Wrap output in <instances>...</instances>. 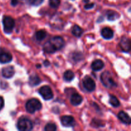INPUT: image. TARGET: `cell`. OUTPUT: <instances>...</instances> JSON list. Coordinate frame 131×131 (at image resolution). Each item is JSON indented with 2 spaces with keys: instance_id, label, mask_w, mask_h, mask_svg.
<instances>
[{
  "instance_id": "cell-28",
  "label": "cell",
  "mask_w": 131,
  "mask_h": 131,
  "mask_svg": "<svg viewBox=\"0 0 131 131\" xmlns=\"http://www.w3.org/2000/svg\"><path fill=\"white\" fill-rule=\"evenodd\" d=\"M18 3H19V2H18V0H12L11 5H12V6H16L17 5Z\"/></svg>"
},
{
  "instance_id": "cell-30",
  "label": "cell",
  "mask_w": 131,
  "mask_h": 131,
  "mask_svg": "<svg viewBox=\"0 0 131 131\" xmlns=\"http://www.w3.org/2000/svg\"><path fill=\"white\" fill-rule=\"evenodd\" d=\"M40 65H37V67H40Z\"/></svg>"
},
{
  "instance_id": "cell-12",
  "label": "cell",
  "mask_w": 131,
  "mask_h": 131,
  "mask_svg": "<svg viewBox=\"0 0 131 131\" xmlns=\"http://www.w3.org/2000/svg\"><path fill=\"white\" fill-rule=\"evenodd\" d=\"M83 102V97L78 93H73L70 97V102L73 106H79Z\"/></svg>"
},
{
  "instance_id": "cell-15",
  "label": "cell",
  "mask_w": 131,
  "mask_h": 131,
  "mask_svg": "<svg viewBox=\"0 0 131 131\" xmlns=\"http://www.w3.org/2000/svg\"><path fill=\"white\" fill-rule=\"evenodd\" d=\"M91 67L93 71H99L104 67V63L101 60H95L92 63Z\"/></svg>"
},
{
  "instance_id": "cell-10",
  "label": "cell",
  "mask_w": 131,
  "mask_h": 131,
  "mask_svg": "<svg viewBox=\"0 0 131 131\" xmlns=\"http://www.w3.org/2000/svg\"><path fill=\"white\" fill-rule=\"evenodd\" d=\"M61 122L65 127H73L75 125V120L71 116H63L61 118Z\"/></svg>"
},
{
  "instance_id": "cell-14",
  "label": "cell",
  "mask_w": 131,
  "mask_h": 131,
  "mask_svg": "<svg viewBox=\"0 0 131 131\" xmlns=\"http://www.w3.org/2000/svg\"><path fill=\"white\" fill-rule=\"evenodd\" d=\"M118 117L119 120L124 124H127V125H129L130 124L131 120L130 116L124 111H120L118 115Z\"/></svg>"
},
{
  "instance_id": "cell-2",
  "label": "cell",
  "mask_w": 131,
  "mask_h": 131,
  "mask_svg": "<svg viewBox=\"0 0 131 131\" xmlns=\"http://www.w3.org/2000/svg\"><path fill=\"white\" fill-rule=\"evenodd\" d=\"M101 80L102 84L106 88H112L113 86H116V83L114 81L111 74L110 72L105 71L102 74L101 76Z\"/></svg>"
},
{
  "instance_id": "cell-5",
  "label": "cell",
  "mask_w": 131,
  "mask_h": 131,
  "mask_svg": "<svg viewBox=\"0 0 131 131\" xmlns=\"http://www.w3.org/2000/svg\"><path fill=\"white\" fill-rule=\"evenodd\" d=\"M39 93L46 101H49L53 98V93L49 86H43L39 89Z\"/></svg>"
},
{
  "instance_id": "cell-3",
  "label": "cell",
  "mask_w": 131,
  "mask_h": 131,
  "mask_svg": "<svg viewBox=\"0 0 131 131\" xmlns=\"http://www.w3.org/2000/svg\"><path fill=\"white\" fill-rule=\"evenodd\" d=\"M18 129L20 131H29L33 129V124L31 121L25 117H22L18 120Z\"/></svg>"
},
{
  "instance_id": "cell-11",
  "label": "cell",
  "mask_w": 131,
  "mask_h": 131,
  "mask_svg": "<svg viewBox=\"0 0 131 131\" xmlns=\"http://www.w3.org/2000/svg\"><path fill=\"white\" fill-rule=\"evenodd\" d=\"M15 74L14 68L12 66H8L2 69L3 76L6 79H9L14 76Z\"/></svg>"
},
{
  "instance_id": "cell-23",
  "label": "cell",
  "mask_w": 131,
  "mask_h": 131,
  "mask_svg": "<svg viewBox=\"0 0 131 131\" xmlns=\"http://www.w3.org/2000/svg\"><path fill=\"white\" fill-rule=\"evenodd\" d=\"M57 129L56 125L53 123H49L46 125L44 130L46 131H55Z\"/></svg>"
},
{
  "instance_id": "cell-8",
  "label": "cell",
  "mask_w": 131,
  "mask_h": 131,
  "mask_svg": "<svg viewBox=\"0 0 131 131\" xmlns=\"http://www.w3.org/2000/svg\"><path fill=\"white\" fill-rule=\"evenodd\" d=\"M49 41L53 45V46L55 47L56 51L61 49V48L63 47L64 45H65V42H64L63 38L61 37H59V36L52 37Z\"/></svg>"
},
{
  "instance_id": "cell-4",
  "label": "cell",
  "mask_w": 131,
  "mask_h": 131,
  "mask_svg": "<svg viewBox=\"0 0 131 131\" xmlns=\"http://www.w3.org/2000/svg\"><path fill=\"white\" fill-rule=\"evenodd\" d=\"M4 31L7 34H10L12 32L13 29L15 26L14 19L10 16H4L3 18Z\"/></svg>"
},
{
  "instance_id": "cell-20",
  "label": "cell",
  "mask_w": 131,
  "mask_h": 131,
  "mask_svg": "<svg viewBox=\"0 0 131 131\" xmlns=\"http://www.w3.org/2000/svg\"><path fill=\"white\" fill-rule=\"evenodd\" d=\"M74 77H75L74 73L72 71H71V70H67L66 72H65L63 74L64 80L67 82H70L72 81L74 79Z\"/></svg>"
},
{
  "instance_id": "cell-26",
  "label": "cell",
  "mask_w": 131,
  "mask_h": 131,
  "mask_svg": "<svg viewBox=\"0 0 131 131\" xmlns=\"http://www.w3.org/2000/svg\"><path fill=\"white\" fill-rule=\"evenodd\" d=\"M94 5H95V4L93 3H87L84 5V7L86 10H89V9L92 8L94 6Z\"/></svg>"
},
{
  "instance_id": "cell-19",
  "label": "cell",
  "mask_w": 131,
  "mask_h": 131,
  "mask_svg": "<svg viewBox=\"0 0 131 131\" xmlns=\"http://www.w3.org/2000/svg\"><path fill=\"white\" fill-rule=\"evenodd\" d=\"M72 33L75 37H81L82 34L83 33V30L80 26L78 25H75L73 26L72 29Z\"/></svg>"
},
{
  "instance_id": "cell-18",
  "label": "cell",
  "mask_w": 131,
  "mask_h": 131,
  "mask_svg": "<svg viewBox=\"0 0 131 131\" xmlns=\"http://www.w3.org/2000/svg\"><path fill=\"white\" fill-rule=\"evenodd\" d=\"M41 80L37 75H32L29 78V84L31 86H35L40 83Z\"/></svg>"
},
{
  "instance_id": "cell-6",
  "label": "cell",
  "mask_w": 131,
  "mask_h": 131,
  "mask_svg": "<svg viewBox=\"0 0 131 131\" xmlns=\"http://www.w3.org/2000/svg\"><path fill=\"white\" fill-rule=\"evenodd\" d=\"M12 60L11 53L6 49L0 48V63H8Z\"/></svg>"
},
{
  "instance_id": "cell-24",
  "label": "cell",
  "mask_w": 131,
  "mask_h": 131,
  "mask_svg": "<svg viewBox=\"0 0 131 131\" xmlns=\"http://www.w3.org/2000/svg\"><path fill=\"white\" fill-rule=\"evenodd\" d=\"M49 4L51 7L56 8L58 7L59 5H60V0H49Z\"/></svg>"
},
{
  "instance_id": "cell-25",
  "label": "cell",
  "mask_w": 131,
  "mask_h": 131,
  "mask_svg": "<svg viewBox=\"0 0 131 131\" xmlns=\"http://www.w3.org/2000/svg\"><path fill=\"white\" fill-rule=\"evenodd\" d=\"M26 1L29 5L33 6H38L42 3L43 0H26Z\"/></svg>"
},
{
  "instance_id": "cell-22",
  "label": "cell",
  "mask_w": 131,
  "mask_h": 131,
  "mask_svg": "<svg viewBox=\"0 0 131 131\" xmlns=\"http://www.w3.org/2000/svg\"><path fill=\"white\" fill-rule=\"evenodd\" d=\"M110 103L112 106L115 107H118L120 105L118 99L114 95H110Z\"/></svg>"
},
{
  "instance_id": "cell-29",
  "label": "cell",
  "mask_w": 131,
  "mask_h": 131,
  "mask_svg": "<svg viewBox=\"0 0 131 131\" xmlns=\"http://www.w3.org/2000/svg\"><path fill=\"white\" fill-rule=\"evenodd\" d=\"M43 63H44V65H46V67H47V66H49V65L50 63L48 61H47V60H46V61H45L44 62H43Z\"/></svg>"
},
{
  "instance_id": "cell-17",
  "label": "cell",
  "mask_w": 131,
  "mask_h": 131,
  "mask_svg": "<svg viewBox=\"0 0 131 131\" xmlns=\"http://www.w3.org/2000/svg\"><path fill=\"white\" fill-rule=\"evenodd\" d=\"M106 17H107V20H115L118 19L120 17L118 13L113 10H108L106 12Z\"/></svg>"
},
{
  "instance_id": "cell-16",
  "label": "cell",
  "mask_w": 131,
  "mask_h": 131,
  "mask_svg": "<svg viewBox=\"0 0 131 131\" xmlns=\"http://www.w3.org/2000/svg\"><path fill=\"white\" fill-rule=\"evenodd\" d=\"M43 51L46 53H49L52 54L54 53L56 51V49H55V47H54L53 45L51 43L50 41L46 42V43L43 46Z\"/></svg>"
},
{
  "instance_id": "cell-21",
  "label": "cell",
  "mask_w": 131,
  "mask_h": 131,
  "mask_svg": "<svg viewBox=\"0 0 131 131\" xmlns=\"http://www.w3.org/2000/svg\"><path fill=\"white\" fill-rule=\"evenodd\" d=\"M47 36V33L44 30H39L36 33V39L38 41H42Z\"/></svg>"
},
{
  "instance_id": "cell-7",
  "label": "cell",
  "mask_w": 131,
  "mask_h": 131,
  "mask_svg": "<svg viewBox=\"0 0 131 131\" xmlns=\"http://www.w3.org/2000/svg\"><path fill=\"white\" fill-rule=\"evenodd\" d=\"M83 86L88 92H93L95 89V83L92 78L86 75L83 79Z\"/></svg>"
},
{
  "instance_id": "cell-9",
  "label": "cell",
  "mask_w": 131,
  "mask_h": 131,
  "mask_svg": "<svg viewBox=\"0 0 131 131\" xmlns=\"http://www.w3.org/2000/svg\"><path fill=\"white\" fill-rule=\"evenodd\" d=\"M120 46L122 50L124 52H129L130 51V41L128 37H123L121 38V40L120 42Z\"/></svg>"
},
{
  "instance_id": "cell-13",
  "label": "cell",
  "mask_w": 131,
  "mask_h": 131,
  "mask_svg": "<svg viewBox=\"0 0 131 131\" xmlns=\"http://www.w3.org/2000/svg\"><path fill=\"white\" fill-rule=\"evenodd\" d=\"M101 35L106 40L111 39L114 36L113 31L110 28L106 27V28H104L101 31Z\"/></svg>"
},
{
  "instance_id": "cell-1",
  "label": "cell",
  "mask_w": 131,
  "mask_h": 131,
  "mask_svg": "<svg viewBox=\"0 0 131 131\" xmlns=\"http://www.w3.org/2000/svg\"><path fill=\"white\" fill-rule=\"evenodd\" d=\"M42 103L37 99H31L27 102L26 109L29 113H35L36 111H40L42 108Z\"/></svg>"
},
{
  "instance_id": "cell-27",
  "label": "cell",
  "mask_w": 131,
  "mask_h": 131,
  "mask_svg": "<svg viewBox=\"0 0 131 131\" xmlns=\"http://www.w3.org/2000/svg\"><path fill=\"white\" fill-rule=\"evenodd\" d=\"M4 106V100L3 99V97H0V110H1L3 109Z\"/></svg>"
}]
</instances>
